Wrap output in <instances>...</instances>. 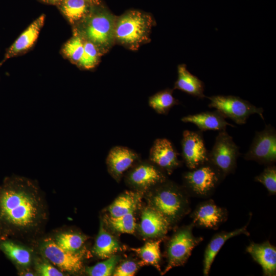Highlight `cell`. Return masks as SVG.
I'll use <instances>...</instances> for the list:
<instances>
[{
    "label": "cell",
    "mask_w": 276,
    "mask_h": 276,
    "mask_svg": "<svg viewBox=\"0 0 276 276\" xmlns=\"http://www.w3.org/2000/svg\"><path fill=\"white\" fill-rule=\"evenodd\" d=\"M39 201L19 180L7 182L0 190V218L12 226L26 228L39 217Z\"/></svg>",
    "instance_id": "cell-1"
},
{
    "label": "cell",
    "mask_w": 276,
    "mask_h": 276,
    "mask_svg": "<svg viewBox=\"0 0 276 276\" xmlns=\"http://www.w3.org/2000/svg\"><path fill=\"white\" fill-rule=\"evenodd\" d=\"M117 17L101 5L93 6L89 13L80 22L75 32L83 39L93 43L102 55L115 42Z\"/></svg>",
    "instance_id": "cell-2"
},
{
    "label": "cell",
    "mask_w": 276,
    "mask_h": 276,
    "mask_svg": "<svg viewBox=\"0 0 276 276\" xmlns=\"http://www.w3.org/2000/svg\"><path fill=\"white\" fill-rule=\"evenodd\" d=\"M155 22L147 13L131 10L117 17L115 42L131 50H137L149 40L151 29Z\"/></svg>",
    "instance_id": "cell-3"
},
{
    "label": "cell",
    "mask_w": 276,
    "mask_h": 276,
    "mask_svg": "<svg viewBox=\"0 0 276 276\" xmlns=\"http://www.w3.org/2000/svg\"><path fill=\"white\" fill-rule=\"evenodd\" d=\"M151 204L170 223L180 218L188 209V202L183 194L177 187L169 183L155 192Z\"/></svg>",
    "instance_id": "cell-4"
},
{
    "label": "cell",
    "mask_w": 276,
    "mask_h": 276,
    "mask_svg": "<svg viewBox=\"0 0 276 276\" xmlns=\"http://www.w3.org/2000/svg\"><path fill=\"white\" fill-rule=\"evenodd\" d=\"M209 107L214 108L225 118H229L238 124H244L251 114H258L264 120L263 109L248 101L234 96L217 95L207 97Z\"/></svg>",
    "instance_id": "cell-5"
},
{
    "label": "cell",
    "mask_w": 276,
    "mask_h": 276,
    "mask_svg": "<svg viewBox=\"0 0 276 276\" xmlns=\"http://www.w3.org/2000/svg\"><path fill=\"white\" fill-rule=\"evenodd\" d=\"M202 240V237L193 235L192 225L177 231L168 245V265L165 273L174 267L183 265L191 255L193 249Z\"/></svg>",
    "instance_id": "cell-6"
},
{
    "label": "cell",
    "mask_w": 276,
    "mask_h": 276,
    "mask_svg": "<svg viewBox=\"0 0 276 276\" xmlns=\"http://www.w3.org/2000/svg\"><path fill=\"white\" fill-rule=\"evenodd\" d=\"M239 155V147L232 137L225 130L220 131L212 150L209 152V162L224 177L234 171Z\"/></svg>",
    "instance_id": "cell-7"
},
{
    "label": "cell",
    "mask_w": 276,
    "mask_h": 276,
    "mask_svg": "<svg viewBox=\"0 0 276 276\" xmlns=\"http://www.w3.org/2000/svg\"><path fill=\"white\" fill-rule=\"evenodd\" d=\"M191 170L184 174V181L193 193L200 196L210 194L223 178L220 171L209 162Z\"/></svg>",
    "instance_id": "cell-8"
},
{
    "label": "cell",
    "mask_w": 276,
    "mask_h": 276,
    "mask_svg": "<svg viewBox=\"0 0 276 276\" xmlns=\"http://www.w3.org/2000/svg\"><path fill=\"white\" fill-rule=\"evenodd\" d=\"M246 160L270 164L276 160V132L270 125L256 133L250 147L244 155Z\"/></svg>",
    "instance_id": "cell-9"
},
{
    "label": "cell",
    "mask_w": 276,
    "mask_h": 276,
    "mask_svg": "<svg viewBox=\"0 0 276 276\" xmlns=\"http://www.w3.org/2000/svg\"><path fill=\"white\" fill-rule=\"evenodd\" d=\"M181 144L183 159L190 169L209 162V151L205 147L202 131L185 130Z\"/></svg>",
    "instance_id": "cell-10"
},
{
    "label": "cell",
    "mask_w": 276,
    "mask_h": 276,
    "mask_svg": "<svg viewBox=\"0 0 276 276\" xmlns=\"http://www.w3.org/2000/svg\"><path fill=\"white\" fill-rule=\"evenodd\" d=\"M41 250L50 262L62 271L76 272L82 267V259L80 255L63 250L51 239L44 241Z\"/></svg>",
    "instance_id": "cell-11"
},
{
    "label": "cell",
    "mask_w": 276,
    "mask_h": 276,
    "mask_svg": "<svg viewBox=\"0 0 276 276\" xmlns=\"http://www.w3.org/2000/svg\"><path fill=\"white\" fill-rule=\"evenodd\" d=\"M45 15H41L35 20L7 49L4 57L0 62L2 65L9 58L17 56L30 49L35 43L42 28Z\"/></svg>",
    "instance_id": "cell-12"
},
{
    "label": "cell",
    "mask_w": 276,
    "mask_h": 276,
    "mask_svg": "<svg viewBox=\"0 0 276 276\" xmlns=\"http://www.w3.org/2000/svg\"><path fill=\"white\" fill-rule=\"evenodd\" d=\"M178 155L171 142L166 139L156 140L150 151V160L169 174L180 164Z\"/></svg>",
    "instance_id": "cell-13"
},
{
    "label": "cell",
    "mask_w": 276,
    "mask_h": 276,
    "mask_svg": "<svg viewBox=\"0 0 276 276\" xmlns=\"http://www.w3.org/2000/svg\"><path fill=\"white\" fill-rule=\"evenodd\" d=\"M226 217V210L218 206L212 200L200 203L192 215L194 224L208 228H217Z\"/></svg>",
    "instance_id": "cell-14"
},
{
    "label": "cell",
    "mask_w": 276,
    "mask_h": 276,
    "mask_svg": "<svg viewBox=\"0 0 276 276\" xmlns=\"http://www.w3.org/2000/svg\"><path fill=\"white\" fill-rule=\"evenodd\" d=\"M246 251L261 266L264 275H275L276 248L269 241L252 242L247 247Z\"/></svg>",
    "instance_id": "cell-15"
},
{
    "label": "cell",
    "mask_w": 276,
    "mask_h": 276,
    "mask_svg": "<svg viewBox=\"0 0 276 276\" xmlns=\"http://www.w3.org/2000/svg\"><path fill=\"white\" fill-rule=\"evenodd\" d=\"M138 158V154L132 150L125 147L116 146L110 150L106 164L111 174L119 179Z\"/></svg>",
    "instance_id": "cell-16"
},
{
    "label": "cell",
    "mask_w": 276,
    "mask_h": 276,
    "mask_svg": "<svg viewBox=\"0 0 276 276\" xmlns=\"http://www.w3.org/2000/svg\"><path fill=\"white\" fill-rule=\"evenodd\" d=\"M164 174L155 166L149 164H142L129 173L128 180L135 188L146 190L156 184L164 182Z\"/></svg>",
    "instance_id": "cell-17"
},
{
    "label": "cell",
    "mask_w": 276,
    "mask_h": 276,
    "mask_svg": "<svg viewBox=\"0 0 276 276\" xmlns=\"http://www.w3.org/2000/svg\"><path fill=\"white\" fill-rule=\"evenodd\" d=\"M170 224L162 214L152 207L145 208L142 213L140 230L146 237L164 236L168 232Z\"/></svg>",
    "instance_id": "cell-18"
},
{
    "label": "cell",
    "mask_w": 276,
    "mask_h": 276,
    "mask_svg": "<svg viewBox=\"0 0 276 276\" xmlns=\"http://www.w3.org/2000/svg\"><path fill=\"white\" fill-rule=\"evenodd\" d=\"M244 234L248 236L247 225L231 232H221L215 234L208 244L204 253L203 261V273L208 275L212 264L220 249L225 242L233 237Z\"/></svg>",
    "instance_id": "cell-19"
},
{
    "label": "cell",
    "mask_w": 276,
    "mask_h": 276,
    "mask_svg": "<svg viewBox=\"0 0 276 276\" xmlns=\"http://www.w3.org/2000/svg\"><path fill=\"white\" fill-rule=\"evenodd\" d=\"M183 122L196 125L201 131L206 130H225L227 126L234 127L227 123L225 118L217 110L188 115L182 118Z\"/></svg>",
    "instance_id": "cell-20"
},
{
    "label": "cell",
    "mask_w": 276,
    "mask_h": 276,
    "mask_svg": "<svg viewBox=\"0 0 276 276\" xmlns=\"http://www.w3.org/2000/svg\"><path fill=\"white\" fill-rule=\"evenodd\" d=\"M177 79L174 83V89H178L200 99L205 97L204 95L203 82L197 76L192 74L185 64L177 66Z\"/></svg>",
    "instance_id": "cell-21"
},
{
    "label": "cell",
    "mask_w": 276,
    "mask_h": 276,
    "mask_svg": "<svg viewBox=\"0 0 276 276\" xmlns=\"http://www.w3.org/2000/svg\"><path fill=\"white\" fill-rule=\"evenodd\" d=\"M120 248L117 240L109 234L101 223L94 246V253L101 259H107L113 255Z\"/></svg>",
    "instance_id": "cell-22"
},
{
    "label": "cell",
    "mask_w": 276,
    "mask_h": 276,
    "mask_svg": "<svg viewBox=\"0 0 276 276\" xmlns=\"http://www.w3.org/2000/svg\"><path fill=\"white\" fill-rule=\"evenodd\" d=\"M59 5L63 15L72 24H77L82 20L93 6L86 0H63Z\"/></svg>",
    "instance_id": "cell-23"
},
{
    "label": "cell",
    "mask_w": 276,
    "mask_h": 276,
    "mask_svg": "<svg viewBox=\"0 0 276 276\" xmlns=\"http://www.w3.org/2000/svg\"><path fill=\"white\" fill-rule=\"evenodd\" d=\"M140 200L139 194L127 192L119 196L108 208L110 216L117 217L134 212Z\"/></svg>",
    "instance_id": "cell-24"
},
{
    "label": "cell",
    "mask_w": 276,
    "mask_h": 276,
    "mask_svg": "<svg viewBox=\"0 0 276 276\" xmlns=\"http://www.w3.org/2000/svg\"><path fill=\"white\" fill-rule=\"evenodd\" d=\"M149 106L159 114H166L174 105L179 103L173 96V89L167 88L151 96Z\"/></svg>",
    "instance_id": "cell-25"
},
{
    "label": "cell",
    "mask_w": 276,
    "mask_h": 276,
    "mask_svg": "<svg viewBox=\"0 0 276 276\" xmlns=\"http://www.w3.org/2000/svg\"><path fill=\"white\" fill-rule=\"evenodd\" d=\"M2 250L13 262L21 266H28L31 262V255L26 248L10 241L0 244Z\"/></svg>",
    "instance_id": "cell-26"
},
{
    "label": "cell",
    "mask_w": 276,
    "mask_h": 276,
    "mask_svg": "<svg viewBox=\"0 0 276 276\" xmlns=\"http://www.w3.org/2000/svg\"><path fill=\"white\" fill-rule=\"evenodd\" d=\"M160 240L146 243L142 247L132 248L141 259V265H151L160 270Z\"/></svg>",
    "instance_id": "cell-27"
},
{
    "label": "cell",
    "mask_w": 276,
    "mask_h": 276,
    "mask_svg": "<svg viewBox=\"0 0 276 276\" xmlns=\"http://www.w3.org/2000/svg\"><path fill=\"white\" fill-rule=\"evenodd\" d=\"M133 212H131L117 217L110 216L107 219V222L110 226L117 232L132 234L136 227Z\"/></svg>",
    "instance_id": "cell-28"
},
{
    "label": "cell",
    "mask_w": 276,
    "mask_h": 276,
    "mask_svg": "<svg viewBox=\"0 0 276 276\" xmlns=\"http://www.w3.org/2000/svg\"><path fill=\"white\" fill-rule=\"evenodd\" d=\"M86 239L81 235L76 233H62L57 236L56 243L63 250L76 252L84 244Z\"/></svg>",
    "instance_id": "cell-29"
},
{
    "label": "cell",
    "mask_w": 276,
    "mask_h": 276,
    "mask_svg": "<svg viewBox=\"0 0 276 276\" xmlns=\"http://www.w3.org/2000/svg\"><path fill=\"white\" fill-rule=\"evenodd\" d=\"M84 51L83 39L76 33L64 44L62 52L72 62L78 64Z\"/></svg>",
    "instance_id": "cell-30"
},
{
    "label": "cell",
    "mask_w": 276,
    "mask_h": 276,
    "mask_svg": "<svg viewBox=\"0 0 276 276\" xmlns=\"http://www.w3.org/2000/svg\"><path fill=\"white\" fill-rule=\"evenodd\" d=\"M120 257L112 255L105 261L86 268V273L90 276H109L113 274Z\"/></svg>",
    "instance_id": "cell-31"
},
{
    "label": "cell",
    "mask_w": 276,
    "mask_h": 276,
    "mask_svg": "<svg viewBox=\"0 0 276 276\" xmlns=\"http://www.w3.org/2000/svg\"><path fill=\"white\" fill-rule=\"evenodd\" d=\"M83 40L84 51L78 65L84 69L89 70L98 64L102 55L96 47L91 42Z\"/></svg>",
    "instance_id": "cell-32"
},
{
    "label": "cell",
    "mask_w": 276,
    "mask_h": 276,
    "mask_svg": "<svg viewBox=\"0 0 276 276\" xmlns=\"http://www.w3.org/2000/svg\"><path fill=\"white\" fill-rule=\"evenodd\" d=\"M255 180L263 184L270 194L276 193V168L275 166H269L257 176Z\"/></svg>",
    "instance_id": "cell-33"
},
{
    "label": "cell",
    "mask_w": 276,
    "mask_h": 276,
    "mask_svg": "<svg viewBox=\"0 0 276 276\" xmlns=\"http://www.w3.org/2000/svg\"><path fill=\"white\" fill-rule=\"evenodd\" d=\"M137 270V265L133 261L127 260L116 267L113 275L114 276H132Z\"/></svg>",
    "instance_id": "cell-34"
},
{
    "label": "cell",
    "mask_w": 276,
    "mask_h": 276,
    "mask_svg": "<svg viewBox=\"0 0 276 276\" xmlns=\"http://www.w3.org/2000/svg\"><path fill=\"white\" fill-rule=\"evenodd\" d=\"M36 271L41 276H62L64 274L47 262H40L36 265Z\"/></svg>",
    "instance_id": "cell-35"
},
{
    "label": "cell",
    "mask_w": 276,
    "mask_h": 276,
    "mask_svg": "<svg viewBox=\"0 0 276 276\" xmlns=\"http://www.w3.org/2000/svg\"><path fill=\"white\" fill-rule=\"evenodd\" d=\"M41 1L49 4L59 5L63 0H41Z\"/></svg>",
    "instance_id": "cell-36"
},
{
    "label": "cell",
    "mask_w": 276,
    "mask_h": 276,
    "mask_svg": "<svg viewBox=\"0 0 276 276\" xmlns=\"http://www.w3.org/2000/svg\"><path fill=\"white\" fill-rule=\"evenodd\" d=\"M93 6H100L101 5V0H86Z\"/></svg>",
    "instance_id": "cell-37"
},
{
    "label": "cell",
    "mask_w": 276,
    "mask_h": 276,
    "mask_svg": "<svg viewBox=\"0 0 276 276\" xmlns=\"http://www.w3.org/2000/svg\"><path fill=\"white\" fill-rule=\"evenodd\" d=\"M21 274L23 275H34L33 273L29 271H25L24 272H22Z\"/></svg>",
    "instance_id": "cell-38"
}]
</instances>
